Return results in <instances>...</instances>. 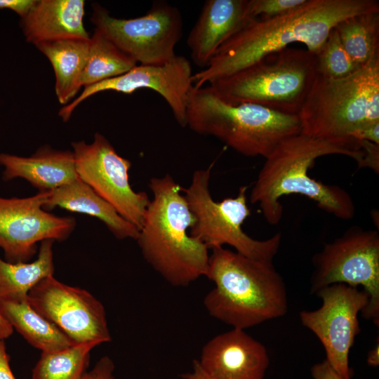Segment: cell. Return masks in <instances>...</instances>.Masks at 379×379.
<instances>
[{
  "label": "cell",
  "instance_id": "836d02e7",
  "mask_svg": "<svg viewBox=\"0 0 379 379\" xmlns=\"http://www.w3.org/2000/svg\"><path fill=\"white\" fill-rule=\"evenodd\" d=\"M4 340L0 338V379H16L10 367Z\"/></svg>",
  "mask_w": 379,
  "mask_h": 379
},
{
  "label": "cell",
  "instance_id": "7c38bea8",
  "mask_svg": "<svg viewBox=\"0 0 379 379\" xmlns=\"http://www.w3.org/2000/svg\"><path fill=\"white\" fill-rule=\"evenodd\" d=\"M78 177L126 220L140 228L150 201L129 182L131 161L120 156L109 140L96 133L93 141L72 143Z\"/></svg>",
  "mask_w": 379,
  "mask_h": 379
},
{
  "label": "cell",
  "instance_id": "d6a6232c",
  "mask_svg": "<svg viewBox=\"0 0 379 379\" xmlns=\"http://www.w3.org/2000/svg\"><path fill=\"white\" fill-rule=\"evenodd\" d=\"M311 374L314 379H343L326 360L313 365L311 368Z\"/></svg>",
  "mask_w": 379,
  "mask_h": 379
},
{
  "label": "cell",
  "instance_id": "ba28073f",
  "mask_svg": "<svg viewBox=\"0 0 379 379\" xmlns=\"http://www.w3.org/2000/svg\"><path fill=\"white\" fill-rule=\"evenodd\" d=\"M212 166L195 171L190 186L182 189L194 218L190 234L211 249L229 245L246 257L272 262L281 244V233L264 240L249 237L242 229L251 215L247 187H241L235 197L214 201L209 190Z\"/></svg>",
  "mask_w": 379,
  "mask_h": 379
},
{
  "label": "cell",
  "instance_id": "30bf717a",
  "mask_svg": "<svg viewBox=\"0 0 379 379\" xmlns=\"http://www.w3.org/2000/svg\"><path fill=\"white\" fill-rule=\"evenodd\" d=\"M91 21L118 48L139 65H161L172 60L182 32L178 8L164 1L154 3L140 17L111 16L98 4L92 5Z\"/></svg>",
  "mask_w": 379,
  "mask_h": 379
},
{
  "label": "cell",
  "instance_id": "1f68e13d",
  "mask_svg": "<svg viewBox=\"0 0 379 379\" xmlns=\"http://www.w3.org/2000/svg\"><path fill=\"white\" fill-rule=\"evenodd\" d=\"M352 138L358 141L366 140L379 144V121L360 128L353 134Z\"/></svg>",
  "mask_w": 379,
  "mask_h": 379
},
{
  "label": "cell",
  "instance_id": "9c48e42d",
  "mask_svg": "<svg viewBox=\"0 0 379 379\" xmlns=\"http://www.w3.org/2000/svg\"><path fill=\"white\" fill-rule=\"evenodd\" d=\"M311 292L334 284L361 286L368 295L362 316L379 324V234L352 227L313 257Z\"/></svg>",
  "mask_w": 379,
  "mask_h": 379
},
{
  "label": "cell",
  "instance_id": "cb8c5ba5",
  "mask_svg": "<svg viewBox=\"0 0 379 379\" xmlns=\"http://www.w3.org/2000/svg\"><path fill=\"white\" fill-rule=\"evenodd\" d=\"M136 65L133 58L100 30L95 29L90 37L88 58L80 78V84L86 87L118 77Z\"/></svg>",
  "mask_w": 379,
  "mask_h": 379
},
{
  "label": "cell",
  "instance_id": "484cf974",
  "mask_svg": "<svg viewBox=\"0 0 379 379\" xmlns=\"http://www.w3.org/2000/svg\"><path fill=\"white\" fill-rule=\"evenodd\" d=\"M95 342L75 343L54 352H42L32 370V379H80L86 372Z\"/></svg>",
  "mask_w": 379,
  "mask_h": 379
},
{
  "label": "cell",
  "instance_id": "44dd1931",
  "mask_svg": "<svg viewBox=\"0 0 379 379\" xmlns=\"http://www.w3.org/2000/svg\"><path fill=\"white\" fill-rule=\"evenodd\" d=\"M35 46L51 62L55 75L57 98L60 104L66 105L81 87L80 78L88 60L90 39H63Z\"/></svg>",
  "mask_w": 379,
  "mask_h": 379
},
{
  "label": "cell",
  "instance_id": "d6986e66",
  "mask_svg": "<svg viewBox=\"0 0 379 379\" xmlns=\"http://www.w3.org/2000/svg\"><path fill=\"white\" fill-rule=\"evenodd\" d=\"M83 0H36L20 20L27 42L63 39H90L84 25Z\"/></svg>",
  "mask_w": 379,
  "mask_h": 379
},
{
  "label": "cell",
  "instance_id": "2e32d148",
  "mask_svg": "<svg viewBox=\"0 0 379 379\" xmlns=\"http://www.w3.org/2000/svg\"><path fill=\"white\" fill-rule=\"evenodd\" d=\"M197 361L212 379H263L270 365L265 347L239 328L208 340Z\"/></svg>",
  "mask_w": 379,
  "mask_h": 379
},
{
  "label": "cell",
  "instance_id": "e0dca14e",
  "mask_svg": "<svg viewBox=\"0 0 379 379\" xmlns=\"http://www.w3.org/2000/svg\"><path fill=\"white\" fill-rule=\"evenodd\" d=\"M252 19L248 0L206 1L187 39L192 61L206 67L220 47Z\"/></svg>",
  "mask_w": 379,
  "mask_h": 379
},
{
  "label": "cell",
  "instance_id": "e575fe53",
  "mask_svg": "<svg viewBox=\"0 0 379 379\" xmlns=\"http://www.w3.org/2000/svg\"><path fill=\"white\" fill-rule=\"evenodd\" d=\"M183 379H212L200 366L197 359L192 362V371L181 375Z\"/></svg>",
  "mask_w": 379,
  "mask_h": 379
},
{
  "label": "cell",
  "instance_id": "f546056e",
  "mask_svg": "<svg viewBox=\"0 0 379 379\" xmlns=\"http://www.w3.org/2000/svg\"><path fill=\"white\" fill-rule=\"evenodd\" d=\"M114 364L107 356L102 357L93 368L86 372L80 379H114Z\"/></svg>",
  "mask_w": 379,
  "mask_h": 379
},
{
  "label": "cell",
  "instance_id": "8fae6325",
  "mask_svg": "<svg viewBox=\"0 0 379 379\" xmlns=\"http://www.w3.org/2000/svg\"><path fill=\"white\" fill-rule=\"evenodd\" d=\"M316 294L321 306L302 311L300 321L312 331L324 346L326 361L343 379H351L349 353L360 332L358 314L366 308L368 295L364 290L345 284L327 286Z\"/></svg>",
  "mask_w": 379,
  "mask_h": 379
},
{
  "label": "cell",
  "instance_id": "d4e9b609",
  "mask_svg": "<svg viewBox=\"0 0 379 379\" xmlns=\"http://www.w3.org/2000/svg\"><path fill=\"white\" fill-rule=\"evenodd\" d=\"M335 29L345 50L359 66L379 54V11L352 15Z\"/></svg>",
  "mask_w": 379,
  "mask_h": 379
},
{
  "label": "cell",
  "instance_id": "4fadbf2b",
  "mask_svg": "<svg viewBox=\"0 0 379 379\" xmlns=\"http://www.w3.org/2000/svg\"><path fill=\"white\" fill-rule=\"evenodd\" d=\"M27 301L75 343L112 340L103 305L84 289L49 276L29 291Z\"/></svg>",
  "mask_w": 379,
  "mask_h": 379
},
{
  "label": "cell",
  "instance_id": "9a60e30c",
  "mask_svg": "<svg viewBox=\"0 0 379 379\" xmlns=\"http://www.w3.org/2000/svg\"><path fill=\"white\" fill-rule=\"evenodd\" d=\"M192 75L190 61L181 55H175L161 65H136L123 74L84 87L77 98L60 109L58 114L67 121L80 103L98 93L114 91L130 94L138 89L149 88L166 100L177 122L185 127L188 98L193 87Z\"/></svg>",
  "mask_w": 379,
  "mask_h": 379
},
{
  "label": "cell",
  "instance_id": "4dcf8cb0",
  "mask_svg": "<svg viewBox=\"0 0 379 379\" xmlns=\"http://www.w3.org/2000/svg\"><path fill=\"white\" fill-rule=\"evenodd\" d=\"M36 0H0V9H10L17 13L21 18H24Z\"/></svg>",
  "mask_w": 379,
  "mask_h": 379
},
{
  "label": "cell",
  "instance_id": "8992f818",
  "mask_svg": "<svg viewBox=\"0 0 379 379\" xmlns=\"http://www.w3.org/2000/svg\"><path fill=\"white\" fill-rule=\"evenodd\" d=\"M186 118L193 131L214 136L247 157L266 158L284 138L301 133L298 114L251 103H229L208 85L192 88Z\"/></svg>",
  "mask_w": 379,
  "mask_h": 379
},
{
  "label": "cell",
  "instance_id": "83f0119b",
  "mask_svg": "<svg viewBox=\"0 0 379 379\" xmlns=\"http://www.w3.org/2000/svg\"><path fill=\"white\" fill-rule=\"evenodd\" d=\"M309 0H248L251 18L270 19L289 13L304 6Z\"/></svg>",
  "mask_w": 379,
  "mask_h": 379
},
{
  "label": "cell",
  "instance_id": "ffe728a7",
  "mask_svg": "<svg viewBox=\"0 0 379 379\" xmlns=\"http://www.w3.org/2000/svg\"><path fill=\"white\" fill-rule=\"evenodd\" d=\"M55 207L81 213L101 220L119 239L136 240L138 228L124 218L108 202L79 178L48 192L45 210Z\"/></svg>",
  "mask_w": 379,
  "mask_h": 379
},
{
  "label": "cell",
  "instance_id": "5b68a950",
  "mask_svg": "<svg viewBox=\"0 0 379 379\" xmlns=\"http://www.w3.org/2000/svg\"><path fill=\"white\" fill-rule=\"evenodd\" d=\"M298 116L302 133L361 149L353 134L379 121V54L344 78L317 74Z\"/></svg>",
  "mask_w": 379,
  "mask_h": 379
},
{
  "label": "cell",
  "instance_id": "277c9868",
  "mask_svg": "<svg viewBox=\"0 0 379 379\" xmlns=\"http://www.w3.org/2000/svg\"><path fill=\"white\" fill-rule=\"evenodd\" d=\"M149 201L137 238L147 262L173 286H187L206 276L208 248L188 229L194 218L182 188L169 174L152 178Z\"/></svg>",
  "mask_w": 379,
  "mask_h": 379
},
{
  "label": "cell",
  "instance_id": "d590c367",
  "mask_svg": "<svg viewBox=\"0 0 379 379\" xmlns=\"http://www.w3.org/2000/svg\"><path fill=\"white\" fill-rule=\"evenodd\" d=\"M367 364L373 367L379 366V343L368 352L367 355Z\"/></svg>",
  "mask_w": 379,
  "mask_h": 379
},
{
  "label": "cell",
  "instance_id": "8d00e7d4",
  "mask_svg": "<svg viewBox=\"0 0 379 379\" xmlns=\"http://www.w3.org/2000/svg\"><path fill=\"white\" fill-rule=\"evenodd\" d=\"M13 332L10 324L0 314V338L6 339L9 338Z\"/></svg>",
  "mask_w": 379,
  "mask_h": 379
},
{
  "label": "cell",
  "instance_id": "603a6c76",
  "mask_svg": "<svg viewBox=\"0 0 379 379\" xmlns=\"http://www.w3.org/2000/svg\"><path fill=\"white\" fill-rule=\"evenodd\" d=\"M54 241H42L37 258L31 262L12 263L0 258V303L27 300L29 291L39 281L53 275Z\"/></svg>",
  "mask_w": 379,
  "mask_h": 379
},
{
  "label": "cell",
  "instance_id": "5bb4252c",
  "mask_svg": "<svg viewBox=\"0 0 379 379\" xmlns=\"http://www.w3.org/2000/svg\"><path fill=\"white\" fill-rule=\"evenodd\" d=\"M48 192L26 198L0 197V248L6 261L27 262L36 254L39 242L65 241L74 231V218L58 216L44 208Z\"/></svg>",
  "mask_w": 379,
  "mask_h": 379
},
{
  "label": "cell",
  "instance_id": "3957f363",
  "mask_svg": "<svg viewBox=\"0 0 379 379\" xmlns=\"http://www.w3.org/2000/svg\"><path fill=\"white\" fill-rule=\"evenodd\" d=\"M211 249L205 277L214 287L204 299L211 317L245 330L286 314V284L272 262L223 247Z\"/></svg>",
  "mask_w": 379,
  "mask_h": 379
},
{
  "label": "cell",
  "instance_id": "7402d4cb",
  "mask_svg": "<svg viewBox=\"0 0 379 379\" xmlns=\"http://www.w3.org/2000/svg\"><path fill=\"white\" fill-rule=\"evenodd\" d=\"M0 314L30 345L42 352L58 351L75 344L33 309L27 300L1 302Z\"/></svg>",
  "mask_w": 379,
  "mask_h": 379
},
{
  "label": "cell",
  "instance_id": "52a82bcc",
  "mask_svg": "<svg viewBox=\"0 0 379 379\" xmlns=\"http://www.w3.org/2000/svg\"><path fill=\"white\" fill-rule=\"evenodd\" d=\"M316 55L290 46L208 84L227 102L298 114L317 74Z\"/></svg>",
  "mask_w": 379,
  "mask_h": 379
},
{
  "label": "cell",
  "instance_id": "4316f807",
  "mask_svg": "<svg viewBox=\"0 0 379 379\" xmlns=\"http://www.w3.org/2000/svg\"><path fill=\"white\" fill-rule=\"evenodd\" d=\"M316 58L317 74L330 79L346 77L361 67L345 50L335 27L316 55Z\"/></svg>",
  "mask_w": 379,
  "mask_h": 379
},
{
  "label": "cell",
  "instance_id": "7a4b0ae2",
  "mask_svg": "<svg viewBox=\"0 0 379 379\" xmlns=\"http://www.w3.org/2000/svg\"><path fill=\"white\" fill-rule=\"evenodd\" d=\"M330 154L345 155L358 164L363 151L302 133L284 138L265 158L250 193L251 203L258 204L270 225L280 222L283 206L279 200L289 194L305 196L336 218H352L355 206L350 194L338 185L325 184L308 174L316 159Z\"/></svg>",
  "mask_w": 379,
  "mask_h": 379
},
{
  "label": "cell",
  "instance_id": "f1b7e54d",
  "mask_svg": "<svg viewBox=\"0 0 379 379\" xmlns=\"http://www.w3.org/2000/svg\"><path fill=\"white\" fill-rule=\"evenodd\" d=\"M360 147L363 151V157L358 164L359 168H369L378 173L379 172V144L366 140H361Z\"/></svg>",
  "mask_w": 379,
  "mask_h": 379
},
{
  "label": "cell",
  "instance_id": "6da1fadb",
  "mask_svg": "<svg viewBox=\"0 0 379 379\" xmlns=\"http://www.w3.org/2000/svg\"><path fill=\"white\" fill-rule=\"evenodd\" d=\"M371 11H379L378 1L309 0L286 15L252 19L220 47L206 67L192 75L193 86L229 76L293 43L304 44L317 55L339 22Z\"/></svg>",
  "mask_w": 379,
  "mask_h": 379
},
{
  "label": "cell",
  "instance_id": "ac0fdd59",
  "mask_svg": "<svg viewBox=\"0 0 379 379\" xmlns=\"http://www.w3.org/2000/svg\"><path fill=\"white\" fill-rule=\"evenodd\" d=\"M0 164L4 167L3 180L22 178L39 192L53 190L79 178L73 152L47 145L30 157L0 153Z\"/></svg>",
  "mask_w": 379,
  "mask_h": 379
}]
</instances>
